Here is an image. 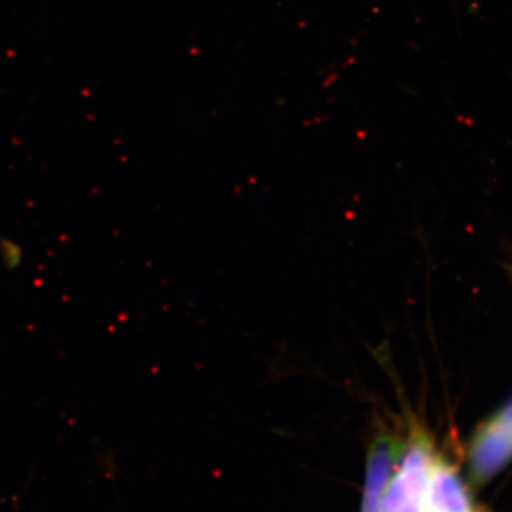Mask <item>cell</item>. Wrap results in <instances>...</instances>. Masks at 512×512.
Returning a JSON list of instances; mask_svg holds the SVG:
<instances>
[{
    "label": "cell",
    "mask_w": 512,
    "mask_h": 512,
    "mask_svg": "<svg viewBox=\"0 0 512 512\" xmlns=\"http://www.w3.org/2000/svg\"><path fill=\"white\" fill-rule=\"evenodd\" d=\"M406 440L389 429L377 431L367 451L362 512H383L387 488L392 483L406 448Z\"/></svg>",
    "instance_id": "3957f363"
},
{
    "label": "cell",
    "mask_w": 512,
    "mask_h": 512,
    "mask_svg": "<svg viewBox=\"0 0 512 512\" xmlns=\"http://www.w3.org/2000/svg\"><path fill=\"white\" fill-rule=\"evenodd\" d=\"M23 258H25V252L18 242L13 239L0 238V264L9 271H15L22 265Z\"/></svg>",
    "instance_id": "277c9868"
},
{
    "label": "cell",
    "mask_w": 512,
    "mask_h": 512,
    "mask_svg": "<svg viewBox=\"0 0 512 512\" xmlns=\"http://www.w3.org/2000/svg\"><path fill=\"white\" fill-rule=\"evenodd\" d=\"M436 456L429 434L420 429L413 430L387 488L383 512H420L427 476Z\"/></svg>",
    "instance_id": "6da1fadb"
},
{
    "label": "cell",
    "mask_w": 512,
    "mask_h": 512,
    "mask_svg": "<svg viewBox=\"0 0 512 512\" xmlns=\"http://www.w3.org/2000/svg\"><path fill=\"white\" fill-rule=\"evenodd\" d=\"M512 461V400L484 421L467 451L468 473L476 484L497 477Z\"/></svg>",
    "instance_id": "7a4b0ae2"
}]
</instances>
